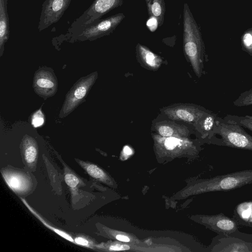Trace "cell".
Masks as SVG:
<instances>
[{
  "instance_id": "cell-1",
  "label": "cell",
  "mask_w": 252,
  "mask_h": 252,
  "mask_svg": "<svg viewBox=\"0 0 252 252\" xmlns=\"http://www.w3.org/2000/svg\"><path fill=\"white\" fill-rule=\"evenodd\" d=\"M183 44L185 55L194 72L200 77L204 46L201 33L187 3L183 8Z\"/></svg>"
},
{
  "instance_id": "cell-2",
  "label": "cell",
  "mask_w": 252,
  "mask_h": 252,
  "mask_svg": "<svg viewBox=\"0 0 252 252\" xmlns=\"http://www.w3.org/2000/svg\"><path fill=\"white\" fill-rule=\"evenodd\" d=\"M214 144L252 151V136L243 127L218 117L210 135Z\"/></svg>"
},
{
  "instance_id": "cell-3",
  "label": "cell",
  "mask_w": 252,
  "mask_h": 252,
  "mask_svg": "<svg viewBox=\"0 0 252 252\" xmlns=\"http://www.w3.org/2000/svg\"><path fill=\"white\" fill-rule=\"evenodd\" d=\"M125 18L124 13H119L76 30L66 31L53 39L71 42L94 40L112 33Z\"/></svg>"
},
{
  "instance_id": "cell-4",
  "label": "cell",
  "mask_w": 252,
  "mask_h": 252,
  "mask_svg": "<svg viewBox=\"0 0 252 252\" xmlns=\"http://www.w3.org/2000/svg\"><path fill=\"white\" fill-rule=\"evenodd\" d=\"M123 0H94L90 7L75 19L67 29L71 32L96 23L112 10L121 6Z\"/></svg>"
},
{
  "instance_id": "cell-5",
  "label": "cell",
  "mask_w": 252,
  "mask_h": 252,
  "mask_svg": "<svg viewBox=\"0 0 252 252\" xmlns=\"http://www.w3.org/2000/svg\"><path fill=\"white\" fill-rule=\"evenodd\" d=\"M71 0H45L42 4L38 24L41 32L57 23L70 4Z\"/></svg>"
},
{
  "instance_id": "cell-6",
  "label": "cell",
  "mask_w": 252,
  "mask_h": 252,
  "mask_svg": "<svg viewBox=\"0 0 252 252\" xmlns=\"http://www.w3.org/2000/svg\"><path fill=\"white\" fill-rule=\"evenodd\" d=\"M207 110L193 105H181L164 109L163 113L168 118L197 124Z\"/></svg>"
},
{
  "instance_id": "cell-7",
  "label": "cell",
  "mask_w": 252,
  "mask_h": 252,
  "mask_svg": "<svg viewBox=\"0 0 252 252\" xmlns=\"http://www.w3.org/2000/svg\"><path fill=\"white\" fill-rule=\"evenodd\" d=\"M214 241L212 251L252 252V242L238 237L219 234Z\"/></svg>"
},
{
  "instance_id": "cell-8",
  "label": "cell",
  "mask_w": 252,
  "mask_h": 252,
  "mask_svg": "<svg viewBox=\"0 0 252 252\" xmlns=\"http://www.w3.org/2000/svg\"><path fill=\"white\" fill-rule=\"evenodd\" d=\"M2 175L9 187L19 194L27 193L32 187V181L27 174L16 170L4 169Z\"/></svg>"
},
{
  "instance_id": "cell-9",
  "label": "cell",
  "mask_w": 252,
  "mask_h": 252,
  "mask_svg": "<svg viewBox=\"0 0 252 252\" xmlns=\"http://www.w3.org/2000/svg\"><path fill=\"white\" fill-rule=\"evenodd\" d=\"M96 73L90 75L78 82L66 96L63 108V114L71 111L85 96L88 90L94 83Z\"/></svg>"
},
{
  "instance_id": "cell-10",
  "label": "cell",
  "mask_w": 252,
  "mask_h": 252,
  "mask_svg": "<svg viewBox=\"0 0 252 252\" xmlns=\"http://www.w3.org/2000/svg\"><path fill=\"white\" fill-rule=\"evenodd\" d=\"M57 81L49 71L40 70L36 73L34 79V88L39 94L44 96L52 95L56 90Z\"/></svg>"
},
{
  "instance_id": "cell-11",
  "label": "cell",
  "mask_w": 252,
  "mask_h": 252,
  "mask_svg": "<svg viewBox=\"0 0 252 252\" xmlns=\"http://www.w3.org/2000/svg\"><path fill=\"white\" fill-rule=\"evenodd\" d=\"M232 217L239 225L252 228V199L244 201L236 205Z\"/></svg>"
},
{
  "instance_id": "cell-12",
  "label": "cell",
  "mask_w": 252,
  "mask_h": 252,
  "mask_svg": "<svg viewBox=\"0 0 252 252\" xmlns=\"http://www.w3.org/2000/svg\"><path fill=\"white\" fill-rule=\"evenodd\" d=\"M23 150L25 161L28 167L34 171L36 168L38 156V147L35 140L26 136L23 140Z\"/></svg>"
},
{
  "instance_id": "cell-13",
  "label": "cell",
  "mask_w": 252,
  "mask_h": 252,
  "mask_svg": "<svg viewBox=\"0 0 252 252\" xmlns=\"http://www.w3.org/2000/svg\"><path fill=\"white\" fill-rule=\"evenodd\" d=\"M7 2L8 0H0V50L1 55L4 50V44L9 36Z\"/></svg>"
},
{
  "instance_id": "cell-14",
  "label": "cell",
  "mask_w": 252,
  "mask_h": 252,
  "mask_svg": "<svg viewBox=\"0 0 252 252\" xmlns=\"http://www.w3.org/2000/svg\"><path fill=\"white\" fill-rule=\"evenodd\" d=\"M155 128L161 136L166 137H179L187 135L189 133V129L185 126L170 122L157 123Z\"/></svg>"
},
{
  "instance_id": "cell-15",
  "label": "cell",
  "mask_w": 252,
  "mask_h": 252,
  "mask_svg": "<svg viewBox=\"0 0 252 252\" xmlns=\"http://www.w3.org/2000/svg\"><path fill=\"white\" fill-rule=\"evenodd\" d=\"M136 51L138 56L143 63L148 67L153 69H158L162 63L160 57L152 52L146 46L137 44Z\"/></svg>"
},
{
  "instance_id": "cell-16",
  "label": "cell",
  "mask_w": 252,
  "mask_h": 252,
  "mask_svg": "<svg viewBox=\"0 0 252 252\" xmlns=\"http://www.w3.org/2000/svg\"><path fill=\"white\" fill-rule=\"evenodd\" d=\"M145 1L149 16L156 19L158 27L161 26L165 12L164 0H145Z\"/></svg>"
},
{
  "instance_id": "cell-17",
  "label": "cell",
  "mask_w": 252,
  "mask_h": 252,
  "mask_svg": "<svg viewBox=\"0 0 252 252\" xmlns=\"http://www.w3.org/2000/svg\"><path fill=\"white\" fill-rule=\"evenodd\" d=\"M218 116L211 112L207 111L206 114L198 122L203 136H210L217 121Z\"/></svg>"
},
{
  "instance_id": "cell-18",
  "label": "cell",
  "mask_w": 252,
  "mask_h": 252,
  "mask_svg": "<svg viewBox=\"0 0 252 252\" xmlns=\"http://www.w3.org/2000/svg\"><path fill=\"white\" fill-rule=\"evenodd\" d=\"M77 162L92 177L102 182H106L107 180L106 174L95 164L80 160Z\"/></svg>"
},
{
  "instance_id": "cell-19",
  "label": "cell",
  "mask_w": 252,
  "mask_h": 252,
  "mask_svg": "<svg viewBox=\"0 0 252 252\" xmlns=\"http://www.w3.org/2000/svg\"><path fill=\"white\" fill-rule=\"evenodd\" d=\"M21 199L23 201V202L25 204V205L27 206V207L29 209V210L44 225H45L47 227L61 236L62 237L64 238L65 239L74 243V239L72 238V237L67 234V233H65V232L59 229H57L53 226H52L51 225H50L49 223H48L36 212H35L32 208H31L28 203L26 201V200L21 198Z\"/></svg>"
},
{
  "instance_id": "cell-20",
  "label": "cell",
  "mask_w": 252,
  "mask_h": 252,
  "mask_svg": "<svg viewBox=\"0 0 252 252\" xmlns=\"http://www.w3.org/2000/svg\"><path fill=\"white\" fill-rule=\"evenodd\" d=\"M223 119L228 122L239 125L252 131V116L227 115L224 117Z\"/></svg>"
},
{
  "instance_id": "cell-21",
  "label": "cell",
  "mask_w": 252,
  "mask_h": 252,
  "mask_svg": "<svg viewBox=\"0 0 252 252\" xmlns=\"http://www.w3.org/2000/svg\"><path fill=\"white\" fill-rule=\"evenodd\" d=\"M64 178L66 184L72 191H75L79 185L82 186L84 184L83 182L74 173L67 170L65 168H64Z\"/></svg>"
},
{
  "instance_id": "cell-22",
  "label": "cell",
  "mask_w": 252,
  "mask_h": 252,
  "mask_svg": "<svg viewBox=\"0 0 252 252\" xmlns=\"http://www.w3.org/2000/svg\"><path fill=\"white\" fill-rule=\"evenodd\" d=\"M241 45L243 50L252 56V28L247 30L242 35Z\"/></svg>"
},
{
  "instance_id": "cell-23",
  "label": "cell",
  "mask_w": 252,
  "mask_h": 252,
  "mask_svg": "<svg viewBox=\"0 0 252 252\" xmlns=\"http://www.w3.org/2000/svg\"><path fill=\"white\" fill-rule=\"evenodd\" d=\"M233 104L238 107L252 105V89L242 93Z\"/></svg>"
},
{
  "instance_id": "cell-24",
  "label": "cell",
  "mask_w": 252,
  "mask_h": 252,
  "mask_svg": "<svg viewBox=\"0 0 252 252\" xmlns=\"http://www.w3.org/2000/svg\"><path fill=\"white\" fill-rule=\"evenodd\" d=\"M163 137V136H162ZM165 147L169 150L174 149L177 146L182 145L184 141L179 137H163Z\"/></svg>"
},
{
  "instance_id": "cell-25",
  "label": "cell",
  "mask_w": 252,
  "mask_h": 252,
  "mask_svg": "<svg viewBox=\"0 0 252 252\" xmlns=\"http://www.w3.org/2000/svg\"><path fill=\"white\" fill-rule=\"evenodd\" d=\"M44 123L43 115L40 110H38L33 115L32 118V124L34 127L41 126Z\"/></svg>"
},
{
  "instance_id": "cell-26",
  "label": "cell",
  "mask_w": 252,
  "mask_h": 252,
  "mask_svg": "<svg viewBox=\"0 0 252 252\" xmlns=\"http://www.w3.org/2000/svg\"><path fill=\"white\" fill-rule=\"evenodd\" d=\"M74 240V243L78 245L89 248H92L93 244L92 242L85 238L79 236L76 237Z\"/></svg>"
},
{
  "instance_id": "cell-27",
  "label": "cell",
  "mask_w": 252,
  "mask_h": 252,
  "mask_svg": "<svg viewBox=\"0 0 252 252\" xmlns=\"http://www.w3.org/2000/svg\"><path fill=\"white\" fill-rule=\"evenodd\" d=\"M129 249V246L126 245H113L111 246L109 248V250L111 251H122L126 250Z\"/></svg>"
},
{
  "instance_id": "cell-28",
  "label": "cell",
  "mask_w": 252,
  "mask_h": 252,
  "mask_svg": "<svg viewBox=\"0 0 252 252\" xmlns=\"http://www.w3.org/2000/svg\"><path fill=\"white\" fill-rule=\"evenodd\" d=\"M116 239L119 241L123 242H129V239L126 237V236L122 235H118L116 236Z\"/></svg>"
},
{
  "instance_id": "cell-29",
  "label": "cell",
  "mask_w": 252,
  "mask_h": 252,
  "mask_svg": "<svg viewBox=\"0 0 252 252\" xmlns=\"http://www.w3.org/2000/svg\"><path fill=\"white\" fill-rule=\"evenodd\" d=\"M124 152L125 154L130 155L132 153L131 150L127 146H126L124 149Z\"/></svg>"
}]
</instances>
